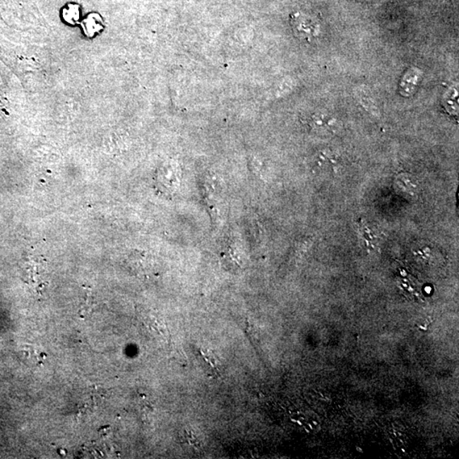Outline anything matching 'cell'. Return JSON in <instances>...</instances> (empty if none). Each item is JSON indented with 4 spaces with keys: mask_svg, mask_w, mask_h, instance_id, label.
Here are the masks:
<instances>
[{
    "mask_svg": "<svg viewBox=\"0 0 459 459\" xmlns=\"http://www.w3.org/2000/svg\"><path fill=\"white\" fill-rule=\"evenodd\" d=\"M396 186L403 193L409 195H415L417 193V181L415 178H412L409 174H400V177L396 179Z\"/></svg>",
    "mask_w": 459,
    "mask_h": 459,
    "instance_id": "obj_4",
    "label": "cell"
},
{
    "mask_svg": "<svg viewBox=\"0 0 459 459\" xmlns=\"http://www.w3.org/2000/svg\"><path fill=\"white\" fill-rule=\"evenodd\" d=\"M83 32L88 37H93L97 33L103 30L104 20L102 16L98 13H91L87 16L81 23Z\"/></svg>",
    "mask_w": 459,
    "mask_h": 459,
    "instance_id": "obj_2",
    "label": "cell"
},
{
    "mask_svg": "<svg viewBox=\"0 0 459 459\" xmlns=\"http://www.w3.org/2000/svg\"><path fill=\"white\" fill-rule=\"evenodd\" d=\"M360 235L369 250H375L381 244V233L377 230L370 227L369 225L360 224Z\"/></svg>",
    "mask_w": 459,
    "mask_h": 459,
    "instance_id": "obj_3",
    "label": "cell"
},
{
    "mask_svg": "<svg viewBox=\"0 0 459 459\" xmlns=\"http://www.w3.org/2000/svg\"><path fill=\"white\" fill-rule=\"evenodd\" d=\"M62 16L66 23L71 25H76L81 19V7L76 4H68L62 11Z\"/></svg>",
    "mask_w": 459,
    "mask_h": 459,
    "instance_id": "obj_5",
    "label": "cell"
},
{
    "mask_svg": "<svg viewBox=\"0 0 459 459\" xmlns=\"http://www.w3.org/2000/svg\"><path fill=\"white\" fill-rule=\"evenodd\" d=\"M291 23L292 28L299 36L306 39L308 35H314L312 32V29H315L314 22L307 16L300 13L295 14L291 18Z\"/></svg>",
    "mask_w": 459,
    "mask_h": 459,
    "instance_id": "obj_1",
    "label": "cell"
}]
</instances>
